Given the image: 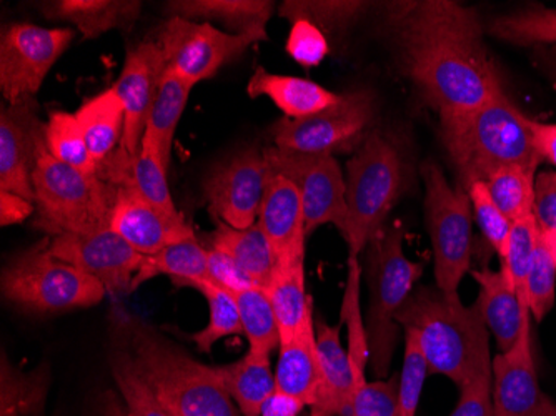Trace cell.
Segmentation results:
<instances>
[{"label": "cell", "mask_w": 556, "mask_h": 416, "mask_svg": "<svg viewBox=\"0 0 556 416\" xmlns=\"http://www.w3.org/2000/svg\"><path fill=\"white\" fill-rule=\"evenodd\" d=\"M36 214V205L17 193L0 192V224L17 225Z\"/></svg>", "instance_id": "52"}, {"label": "cell", "mask_w": 556, "mask_h": 416, "mask_svg": "<svg viewBox=\"0 0 556 416\" xmlns=\"http://www.w3.org/2000/svg\"><path fill=\"white\" fill-rule=\"evenodd\" d=\"M396 71L437 117L475 111L505 93L502 72L473 8L453 0L383 4Z\"/></svg>", "instance_id": "1"}, {"label": "cell", "mask_w": 556, "mask_h": 416, "mask_svg": "<svg viewBox=\"0 0 556 416\" xmlns=\"http://www.w3.org/2000/svg\"><path fill=\"white\" fill-rule=\"evenodd\" d=\"M165 11L184 21L220 22L233 34H242L267 30L275 4L270 0H174Z\"/></svg>", "instance_id": "30"}, {"label": "cell", "mask_w": 556, "mask_h": 416, "mask_svg": "<svg viewBox=\"0 0 556 416\" xmlns=\"http://www.w3.org/2000/svg\"><path fill=\"white\" fill-rule=\"evenodd\" d=\"M72 29L11 24L0 36V90L9 103L36 96L74 40Z\"/></svg>", "instance_id": "13"}, {"label": "cell", "mask_w": 556, "mask_h": 416, "mask_svg": "<svg viewBox=\"0 0 556 416\" xmlns=\"http://www.w3.org/2000/svg\"><path fill=\"white\" fill-rule=\"evenodd\" d=\"M208 367L218 385L229 393L242 416H261L265 403L277 390L268 355L249 350L247 355L237 362Z\"/></svg>", "instance_id": "27"}, {"label": "cell", "mask_w": 556, "mask_h": 416, "mask_svg": "<svg viewBox=\"0 0 556 416\" xmlns=\"http://www.w3.org/2000/svg\"><path fill=\"white\" fill-rule=\"evenodd\" d=\"M47 367L21 371L2 353V409L0 416H42L49 388Z\"/></svg>", "instance_id": "38"}, {"label": "cell", "mask_w": 556, "mask_h": 416, "mask_svg": "<svg viewBox=\"0 0 556 416\" xmlns=\"http://www.w3.org/2000/svg\"><path fill=\"white\" fill-rule=\"evenodd\" d=\"M258 225L270 243L277 265L305 262V214L302 199L283 175H268L267 189L258 212Z\"/></svg>", "instance_id": "20"}, {"label": "cell", "mask_w": 556, "mask_h": 416, "mask_svg": "<svg viewBox=\"0 0 556 416\" xmlns=\"http://www.w3.org/2000/svg\"><path fill=\"white\" fill-rule=\"evenodd\" d=\"M184 287L197 290L207 300L208 315H211L207 327L192 335L193 343L200 352L211 353L215 343L220 342L224 338L243 335L239 308H237L236 300L229 290H225L211 278L192 280Z\"/></svg>", "instance_id": "35"}, {"label": "cell", "mask_w": 556, "mask_h": 416, "mask_svg": "<svg viewBox=\"0 0 556 416\" xmlns=\"http://www.w3.org/2000/svg\"><path fill=\"white\" fill-rule=\"evenodd\" d=\"M403 228L390 225L378 231L367 245L365 270L370 290L367 328L371 371L386 380L399 343L400 325L395 317L403 303L414 293L415 283L424 274V265L412 262L403 250Z\"/></svg>", "instance_id": "5"}, {"label": "cell", "mask_w": 556, "mask_h": 416, "mask_svg": "<svg viewBox=\"0 0 556 416\" xmlns=\"http://www.w3.org/2000/svg\"><path fill=\"white\" fill-rule=\"evenodd\" d=\"M208 278L229 292H237L247 287H257L233 264L230 256L214 249H208Z\"/></svg>", "instance_id": "50"}, {"label": "cell", "mask_w": 556, "mask_h": 416, "mask_svg": "<svg viewBox=\"0 0 556 416\" xmlns=\"http://www.w3.org/2000/svg\"><path fill=\"white\" fill-rule=\"evenodd\" d=\"M305 406L296 400L275 392L262 408L261 416H299Z\"/></svg>", "instance_id": "53"}, {"label": "cell", "mask_w": 556, "mask_h": 416, "mask_svg": "<svg viewBox=\"0 0 556 416\" xmlns=\"http://www.w3.org/2000/svg\"><path fill=\"white\" fill-rule=\"evenodd\" d=\"M470 274L480 287L477 302L500 353L510 352L518 342L525 322L530 318V312L502 270H475Z\"/></svg>", "instance_id": "22"}, {"label": "cell", "mask_w": 556, "mask_h": 416, "mask_svg": "<svg viewBox=\"0 0 556 416\" xmlns=\"http://www.w3.org/2000/svg\"><path fill=\"white\" fill-rule=\"evenodd\" d=\"M265 292L277 317L280 342L315 327L314 306L305 285V262L277 265Z\"/></svg>", "instance_id": "26"}, {"label": "cell", "mask_w": 556, "mask_h": 416, "mask_svg": "<svg viewBox=\"0 0 556 416\" xmlns=\"http://www.w3.org/2000/svg\"><path fill=\"white\" fill-rule=\"evenodd\" d=\"M267 30L229 34L205 22L168 17L159 27L157 46L167 68L197 86L212 79L224 65L239 61L254 43L267 40Z\"/></svg>", "instance_id": "11"}, {"label": "cell", "mask_w": 556, "mask_h": 416, "mask_svg": "<svg viewBox=\"0 0 556 416\" xmlns=\"http://www.w3.org/2000/svg\"><path fill=\"white\" fill-rule=\"evenodd\" d=\"M286 50L287 54L302 67H317L327 58L330 46L325 34L314 24L296 21L290 29Z\"/></svg>", "instance_id": "47"}, {"label": "cell", "mask_w": 556, "mask_h": 416, "mask_svg": "<svg viewBox=\"0 0 556 416\" xmlns=\"http://www.w3.org/2000/svg\"><path fill=\"white\" fill-rule=\"evenodd\" d=\"M527 117L505 92L483 108L439 118L440 142L462 190L511 165L536 172L542 159Z\"/></svg>", "instance_id": "4"}, {"label": "cell", "mask_w": 556, "mask_h": 416, "mask_svg": "<svg viewBox=\"0 0 556 416\" xmlns=\"http://www.w3.org/2000/svg\"><path fill=\"white\" fill-rule=\"evenodd\" d=\"M46 142L52 157L84 174L93 175L99 171V164L92 157L83 128L75 114L55 111L49 114L46 124Z\"/></svg>", "instance_id": "40"}, {"label": "cell", "mask_w": 556, "mask_h": 416, "mask_svg": "<svg viewBox=\"0 0 556 416\" xmlns=\"http://www.w3.org/2000/svg\"><path fill=\"white\" fill-rule=\"evenodd\" d=\"M527 127L542 162H548L556 168V124H546V122L527 117Z\"/></svg>", "instance_id": "51"}, {"label": "cell", "mask_w": 556, "mask_h": 416, "mask_svg": "<svg viewBox=\"0 0 556 416\" xmlns=\"http://www.w3.org/2000/svg\"><path fill=\"white\" fill-rule=\"evenodd\" d=\"M50 237L12 256L2 270V295L25 314H64L99 305L104 285L49 252Z\"/></svg>", "instance_id": "7"}, {"label": "cell", "mask_w": 556, "mask_h": 416, "mask_svg": "<svg viewBox=\"0 0 556 416\" xmlns=\"http://www.w3.org/2000/svg\"><path fill=\"white\" fill-rule=\"evenodd\" d=\"M49 252L104 285L108 293L134 292V278L143 255L111 227L90 234H71L50 239Z\"/></svg>", "instance_id": "15"}, {"label": "cell", "mask_w": 556, "mask_h": 416, "mask_svg": "<svg viewBox=\"0 0 556 416\" xmlns=\"http://www.w3.org/2000/svg\"><path fill=\"white\" fill-rule=\"evenodd\" d=\"M47 149L46 124L34 97L0 112V192L17 193L34 202L33 177Z\"/></svg>", "instance_id": "16"}, {"label": "cell", "mask_w": 556, "mask_h": 416, "mask_svg": "<svg viewBox=\"0 0 556 416\" xmlns=\"http://www.w3.org/2000/svg\"><path fill=\"white\" fill-rule=\"evenodd\" d=\"M405 180L403 159L395 143L380 130L358 147L346 162V206L349 220L343 240L350 256H358L386 227Z\"/></svg>", "instance_id": "8"}, {"label": "cell", "mask_w": 556, "mask_h": 416, "mask_svg": "<svg viewBox=\"0 0 556 416\" xmlns=\"http://www.w3.org/2000/svg\"><path fill=\"white\" fill-rule=\"evenodd\" d=\"M395 322L414 331L428 375H443L462 388L477 375L493 371L490 330L477 300L464 305L460 295L421 287L403 303Z\"/></svg>", "instance_id": "3"}, {"label": "cell", "mask_w": 556, "mask_h": 416, "mask_svg": "<svg viewBox=\"0 0 556 416\" xmlns=\"http://www.w3.org/2000/svg\"><path fill=\"white\" fill-rule=\"evenodd\" d=\"M34 227L54 239L111 227L117 189L99 174H84L43 149L33 177Z\"/></svg>", "instance_id": "6"}, {"label": "cell", "mask_w": 556, "mask_h": 416, "mask_svg": "<svg viewBox=\"0 0 556 416\" xmlns=\"http://www.w3.org/2000/svg\"><path fill=\"white\" fill-rule=\"evenodd\" d=\"M320 358H318L315 327L303 331L278 346L275 392L296 400L303 406H314L321 385Z\"/></svg>", "instance_id": "23"}, {"label": "cell", "mask_w": 556, "mask_h": 416, "mask_svg": "<svg viewBox=\"0 0 556 416\" xmlns=\"http://www.w3.org/2000/svg\"><path fill=\"white\" fill-rule=\"evenodd\" d=\"M485 184L500 211L511 224L533 215L535 172L511 165L496 171Z\"/></svg>", "instance_id": "41"}, {"label": "cell", "mask_w": 556, "mask_h": 416, "mask_svg": "<svg viewBox=\"0 0 556 416\" xmlns=\"http://www.w3.org/2000/svg\"><path fill=\"white\" fill-rule=\"evenodd\" d=\"M539 59L542 71L546 72L552 83L555 84L556 89V47H549L546 50L539 47Z\"/></svg>", "instance_id": "54"}, {"label": "cell", "mask_w": 556, "mask_h": 416, "mask_svg": "<svg viewBox=\"0 0 556 416\" xmlns=\"http://www.w3.org/2000/svg\"><path fill=\"white\" fill-rule=\"evenodd\" d=\"M271 174L292 181L302 199L307 236L317 228L332 224L343 237L349 220L346 187L342 167L332 155L287 152L270 147L264 149Z\"/></svg>", "instance_id": "12"}, {"label": "cell", "mask_w": 556, "mask_h": 416, "mask_svg": "<svg viewBox=\"0 0 556 416\" xmlns=\"http://www.w3.org/2000/svg\"><path fill=\"white\" fill-rule=\"evenodd\" d=\"M473 217L477 218L478 227L482 230L489 245L498 253L500 260L507 252L508 237H510L511 222L507 215L500 211L495 200L490 196L485 181H475L468 187Z\"/></svg>", "instance_id": "44"}, {"label": "cell", "mask_w": 556, "mask_h": 416, "mask_svg": "<svg viewBox=\"0 0 556 416\" xmlns=\"http://www.w3.org/2000/svg\"><path fill=\"white\" fill-rule=\"evenodd\" d=\"M193 84L175 74L170 68H165L162 77L161 89L155 97L154 105L150 109L147 118L146 133H143L140 147H149L161 159L162 164L168 171L174 150L175 133L179 127L180 118L186 112Z\"/></svg>", "instance_id": "29"}, {"label": "cell", "mask_w": 556, "mask_h": 416, "mask_svg": "<svg viewBox=\"0 0 556 416\" xmlns=\"http://www.w3.org/2000/svg\"><path fill=\"white\" fill-rule=\"evenodd\" d=\"M375 99L370 90L342 93L339 103L311 117L280 118L274 125V147L287 152L332 155L357 152L371 134Z\"/></svg>", "instance_id": "10"}, {"label": "cell", "mask_w": 556, "mask_h": 416, "mask_svg": "<svg viewBox=\"0 0 556 416\" xmlns=\"http://www.w3.org/2000/svg\"><path fill=\"white\" fill-rule=\"evenodd\" d=\"M208 249L230 256L233 264L261 289L267 287L277 268V260L258 222L249 228H233L215 220V230L208 237Z\"/></svg>", "instance_id": "28"}, {"label": "cell", "mask_w": 556, "mask_h": 416, "mask_svg": "<svg viewBox=\"0 0 556 416\" xmlns=\"http://www.w3.org/2000/svg\"><path fill=\"white\" fill-rule=\"evenodd\" d=\"M75 117L83 128L84 139L97 164L121 147L125 133L124 103L114 89L89 97L77 109Z\"/></svg>", "instance_id": "32"}, {"label": "cell", "mask_w": 556, "mask_h": 416, "mask_svg": "<svg viewBox=\"0 0 556 416\" xmlns=\"http://www.w3.org/2000/svg\"><path fill=\"white\" fill-rule=\"evenodd\" d=\"M230 293L239 308L250 352L270 356L280 346V331L267 292L261 287H247Z\"/></svg>", "instance_id": "36"}, {"label": "cell", "mask_w": 556, "mask_h": 416, "mask_svg": "<svg viewBox=\"0 0 556 416\" xmlns=\"http://www.w3.org/2000/svg\"><path fill=\"white\" fill-rule=\"evenodd\" d=\"M542 239L543 242H545L546 249L549 250V253H552V256L556 262V228L548 231H542Z\"/></svg>", "instance_id": "55"}, {"label": "cell", "mask_w": 556, "mask_h": 416, "mask_svg": "<svg viewBox=\"0 0 556 416\" xmlns=\"http://www.w3.org/2000/svg\"><path fill=\"white\" fill-rule=\"evenodd\" d=\"M485 33L511 46H556V9L525 5L486 22Z\"/></svg>", "instance_id": "34"}, {"label": "cell", "mask_w": 556, "mask_h": 416, "mask_svg": "<svg viewBox=\"0 0 556 416\" xmlns=\"http://www.w3.org/2000/svg\"><path fill=\"white\" fill-rule=\"evenodd\" d=\"M345 292H343L342 302V325L346 327V338H349V356L352 363L353 378L355 387L367 381V365L370 363V352H368L367 328L362 317L361 310V281L364 270H362L358 256H350L346 262Z\"/></svg>", "instance_id": "37"}, {"label": "cell", "mask_w": 556, "mask_h": 416, "mask_svg": "<svg viewBox=\"0 0 556 416\" xmlns=\"http://www.w3.org/2000/svg\"><path fill=\"white\" fill-rule=\"evenodd\" d=\"M400 375L355 387L350 416H399Z\"/></svg>", "instance_id": "46"}, {"label": "cell", "mask_w": 556, "mask_h": 416, "mask_svg": "<svg viewBox=\"0 0 556 416\" xmlns=\"http://www.w3.org/2000/svg\"><path fill=\"white\" fill-rule=\"evenodd\" d=\"M556 262L546 249L540 231L539 243L533 253L527 281H525V303L536 322H542L555 305Z\"/></svg>", "instance_id": "42"}, {"label": "cell", "mask_w": 556, "mask_h": 416, "mask_svg": "<svg viewBox=\"0 0 556 416\" xmlns=\"http://www.w3.org/2000/svg\"><path fill=\"white\" fill-rule=\"evenodd\" d=\"M155 277H168L177 287L208 278V249L193 239L165 247L154 255H143L134 278V290Z\"/></svg>", "instance_id": "33"}, {"label": "cell", "mask_w": 556, "mask_h": 416, "mask_svg": "<svg viewBox=\"0 0 556 416\" xmlns=\"http://www.w3.org/2000/svg\"><path fill=\"white\" fill-rule=\"evenodd\" d=\"M268 175L264 150L257 147H247L212 165L202 180V192L214 220L233 228L257 224Z\"/></svg>", "instance_id": "14"}, {"label": "cell", "mask_w": 556, "mask_h": 416, "mask_svg": "<svg viewBox=\"0 0 556 416\" xmlns=\"http://www.w3.org/2000/svg\"><path fill=\"white\" fill-rule=\"evenodd\" d=\"M405 331L402 374L399 388V416H417L421 390L428 377V365L414 331Z\"/></svg>", "instance_id": "45"}, {"label": "cell", "mask_w": 556, "mask_h": 416, "mask_svg": "<svg viewBox=\"0 0 556 416\" xmlns=\"http://www.w3.org/2000/svg\"><path fill=\"white\" fill-rule=\"evenodd\" d=\"M425 184V224L432 242L437 289L458 295L471 264V209L468 192L450 186L435 162L421 165Z\"/></svg>", "instance_id": "9"}, {"label": "cell", "mask_w": 556, "mask_h": 416, "mask_svg": "<svg viewBox=\"0 0 556 416\" xmlns=\"http://www.w3.org/2000/svg\"><path fill=\"white\" fill-rule=\"evenodd\" d=\"M111 228L140 255L197 237L184 215L161 211L132 189H117Z\"/></svg>", "instance_id": "19"}, {"label": "cell", "mask_w": 556, "mask_h": 416, "mask_svg": "<svg viewBox=\"0 0 556 416\" xmlns=\"http://www.w3.org/2000/svg\"><path fill=\"white\" fill-rule=\"evenodd\" d=\"M136 370L170 416H242L211 367L197 362L157 328L122 315L112 324Z\"/></svg>", "instance_id": "2"}, {"label": "cell", "mask_w": 556, "mask_h": 416, "mask_svg": "<svg viewBox=\"0 0 556 416\" xmlns=\"http://www.w3.org/2000/svg\"><path fill=\"white\" fill-rule=\"evenodd\" d=\"M533 215L540 230L556 228V172H542L536 175Z\"/></svg>", "instance_id": "49"}, {"label": "cell", "mask_w": 556, "mask_h": 416, "mask_svg": "<svg viewBox=\"0 0 556 416\" xmlns=\"http://www.w3.org/2000/svg\"><path fill=\"white\" fill-rule=\"evenodd\" d=\"M368 2L358 0H287L278 15L287 21H307L321 33H345L367 12Z\"/></svg>", "instance_id": "39"}, {"label": "cell", "mask_w": 556, "mask_h": 416, "mask_svg": "<svg viewBox=\"0 0 556 416\" xmlns=\"http://www.w3.org/2000/svg\"><path fill=\"white\" fill-rule=\"evenodd\" d=\"M493 416H556V402L536 377L530 318L514 349L493 358Z\"/></svg>", "instance_id": "17"}, {"label": "cell", "mask_w": 556, "mask_h": 416, "mask_svg": "<svg viewBox=\"0 0 556 416\" xmlns=\"http://www.w3.org/2000/svg\"><path fill=\"white\" fill-rule=\"evenodd\" d=\"M540 227L535 215H528L521 220L511 224L510 237H508L507 252L502 259V272L507 275L514 289L517 290L521 303H525V281H527L528 268L539 243Z\"/></svg>", "instance_id": "43"}, {"label": "cell", "mask_w": 556, "mask_h": 416, "mask_svg": "<svg viewBox=\"0 0 556 416\" xmlns=\"http://www.w3.org/2000/svg\"><path fill=\"white\" fill-rule=\"evenodd\" d=\"M247 92L252 99L268 97L287 118L311 117L339 103V93L325 89L320 84L292 75L270 74L258 67L249 80Z\"/></svg>", "instance_id": "24"}, {"label": "cell", "mask_w": 556, "mask_h": 416, "mask_svg": "<svg viewBox=\"0 0 556 416\" xmlns=\"http://www.w3.org/2000/svg\"><path fill=\"white\" fill-rule=\"evenodd\" d=\"M450 416H493V371L477 375L460 388V400Z\"/></svg>", "instance_id": "48"}, {"label": "cell", "mask_w": 556, "mask_h": 416, "mask_svg": "<svg viewBox=\"0 0 556 416\" xmlns=\"http://www.w3.org/2000/svg\"><path fill=\"white\" fill-rule=\"evenodd\" d=\"M49 21L67 22L84 39H96L115 29H129L139 21V0H59L42 8Z\"/></svg>", "instance_id": "25"}, {"label": "cell", "mask_w": 556, "mask_h": 416, "mask_svg": "<svg viewBox=\"0 0 556 416\" xmlns=\"http://www.w3.org/2000/svg\"><path fill=\"white\" fill-rule=\"evenodd\" d=\"M165 68L167 64L164 52L157 43H139L127 52L121 77L112 87L124 103L125 111V133L121 149L130 155L139 153L147 118L161 89Z\"/></svg>", "instance_id": "18"}, {"label": "cell", "mask_w": 556, "mask_h": 416, "mask_svg": "<svg viewBox=\"0 0 556 416\" xmlns=\"http://www.w3.org/2000/svg\"><path fill=\"white\" fill-rule=\"evenodd\" d=\"M340 333L342 324L330 327L321 318H315V338L324 378L311 416H350L355 378L349 350L342 345Z\"/></svg>", "instance_id": "21"}, {"label": "cell", "mask_w": 556, "mask_h": 416, "mask_svg": "<svg viewBox=\"0 0 556 416\" xmlns=\"http://www.w3.org/2000/svg\"><path fill=\"white\" fill-rule=\"evenodd\" d=\"M109 362L118 395L109 393L102 402V416H170L114 338L111 340Z\"/></svg>", "instance_id": "31"}]
</instances>
